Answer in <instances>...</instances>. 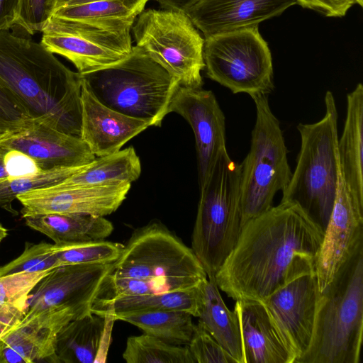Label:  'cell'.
Instances as JSON below:
<instances>
[{"label": "cell", "instance_id": "obj_4", "mask_svg": "<svg viewBox=\"0 0 363 363\" xmlns=\"http://www.w3.org/2000/svg\"><path fill=\"white\" fill-rule=\"evenodd\" d=\"M325 113L313 123H299L301 148L281 202L299 206L325 230L336 198L340 167L337 111L333 93L325 95Z\"/></svg>", "mask_w": 363, "mask_h": 363}, {"label": "cell", "instance_id": "obj_40", "mask_svg": "<svg viewBox=\"0 0 363 363\" xmlns=\"http://www.w3.org/2000/svg\"><path fill=\"white\" fill-rule=\"evenodd\" d=\"M20 0H0V31L16 26Z\"/></svg>", "mask_w": 363, "mask_h": 363}, {"label": "cell", "instance_id": "obj_24", "mask_svg": "<svg viewBox=\"0 0 363 363\" xmlns=\"http://www.w3.org/2000/svg\"><path fill=\"white\" fill-rule=\"evenodd\" d=\"M29 228L49 238L55 245L102 240L113 230L105 216L78 213H45L23 218Z\"/></svg>", "mask_w": 363, "mask_h": 363}, {"label": "cell", "instance_id": "obj_14", "mask_svg": "<svg viewBox=\"0 0 363 363\" xmlns=\"http://www.w3.org/2000/svg\"><path fill=\"white\" fill-rule=\"evenodd\" d=\"M363 247V205L349 194L340 173L336 198L316 258L315 274L324 291L351 257Z\"/></svg>", "mask_w": 363, "mask_h": 363}, {"label": "cell", "instance_id": "obj_11", "mask_svg": "<svg viewBox=\"0 0 363 363\" xmlns=\"http://www.w3.org/2000/svg\"><path fill=\"white\" fill-rule=\"evenodd\" d=\"M124 22L73 21L52 17L40 43L69 60L80 74L119 63L132 52L130 30Z\"/></svg>", "mask_w": 363, "mask_h": 363}, {"label": "cell", "instance_id": "obj_44", "mask_svg": "<svg viewBox=\"0 0 363 363\" xmlns=\"http://www.w3.org/2000/svg\"><path fill=\"white\" fill-rule=\"evenodd\" d=\"M8 174L4 167L3 157H0V179L7 178Z\"/></svg>", "mask_w": 363, "mask_h": 363}, {"label": "cell", "instance_id": "obj_46", "mask_svg": "<svg viewBox=\"0 0 363 363\" xmlns=\"http://www.w3.org/2000/svg\"><path fill=\"white\" fill-rule=\"evenodd\" d=\"M356 4H359L360 6L363 5V0H355Z\"/></svg>", "mask_w": 363, "mask_h": 363}, {"label": "cell", "instance_id": "obj_21", "mask_svg": "<svg viewBox=\"0 0 363 363\" xmlns=\"http://www.w3.org/2000/svg\"><path fill=\"white\" fill-rule=\"evenodd\" d=\"M243 363H295L289 341L262 301H236Z\"/></svg>", "mask_w": 363, "mask_h": 363}, {"label": "cell", "instance_id": "obj_29", "mask_svg": "<svg viewBox=\"0 0 363 363\" xmlns=\"http://www.w3.org/2000/svg\"><path fill=\"white\" fill-rule=\"evenodd\" d=\"M127 363H195L187 345H175L144 333L128 337L122 354Z\"/></svg>", "mask_w": 363, "mask_h": 363}, {"label": "cell", "instance_id": "obj_47", "mask_svg": "<svg viewBox=\"0 0 363 363\" xmlns=\"http://www.w3.org/2000/svg\"><path fill=\"white\" fill-rule=\"evenodd\" d=\"M2 135H0V136Z\"/></svg>", "mask_w": 363, "mask_h": 363}, {"label": "cell", "instance_id": "obj_1", "mask_svg": "<svg viewBox=\"0 0 363 363\" xmlns=\"http://www.w3.org/2000/svg\"><path fill=\"white\" fill-rule=\"evenodd\" d=\"M323 235L299 206L281 201L245 223L216 283L235 301H262L297 277L315 272Z\"/></svg>", "mask_w": 363, "mask_h": 363}, {"label": "cell", "instance_id": "obj_38", "mask_svg": "<svg viewBox=\"0 0 363 363\" xmlns=\"http://www.w3.org/2000/svg\"><path fill=\"white\" fill-rule=\"evenodd\" d=\"M3 160L9 178L29 177L43 170L33 159L18 150L6 152Z\"/></svg>", "mask_w": 363, "mask_h": 363}, {"label": "cell", "instance_id": "obj_25", "mask_svg": "<svg viewBox=\"0 0 363 363\" xmlns=\"http://www.w3.org/2000/svg\"><path fill=\"white\" fill-rule=\"evenodd\" d=\"M202 284L186 290L97 299L91 312L112 318L116 314L127 312L177 311L189 313L193 317L198 318L202 303Z\"/></svg>", "mask_w": 363, "mask_h": 363}, {"label": "cell", "instance_id": "obj_16", "mask_svg": "<svg viewBox=\"0 0 363 363\" xmlns=\"http://www.w3.org/2000/svg\"><path fill=\"white\" fill-rule=\"evenodd\" d=\"M10 150L30 157L43 170L82 167L96 158L80 138L35 121L0 136V157Z\"/></svg>", "mask_w": 363, "mask_h": 363}, {"label": "cell", "instance_id": "obj_15", "mask_svg": "<svg viewBox=\"0 0 363 363\" xmlns=\"http://www.w3.org/2000/svg\"><path fill=\"white\" fill-rule=\"evenodd\" d=\"M320 294L313 272L297 277L262 301L293 349L295 363L310 347Z\"/></svg>", "mask_w": 363, "mask_h": 363}, {"label": "cell", "instance_id": "obj_18", "mask_svg": "<svg viewBox=\"0 0 363 363\" xmlns=\"http://www.w3.org/2000/svg\"><path fill=\"white\" fill-rule=\"evenodd\" d=\"M77 319L70 311H46L23 318L0 338V363L57 362L55 342L60 330Z\"/></svg>", "mask_w": 363, "mask_h": 363}, {"label": "cell", "instance_id": "obj_3", "mask_svg": "<svg viewBox=\"0 0 363 363\" xmlns=\"http://www.w3.org/2000/svg\"><path fill=\"white\" fill-rule=\"evenodd\" d=\"M363 335V247L321 292L310 347L297 363H359Z\"/></svg>", "mask_w": 363, "mask_h": 363}, {"label": "cell", "instance_id": "obj_17", "mask_svg": "<svg viewBox=\"0 0 363 363\" xmlns=\"http://www.w3.org/2000/svg\"><path fill=\"white\" fill-rule=\"evenodd\" d=\"M131 184L55 189L26 192L17 199L22 217L45 213H78L106 216L125 199Z\"/></svg>", "mask_w": 363, "mask_h": 363}, {"label": "cell", "instance_id": "obj_35", "mask_svg": "<svg viewBox=\"0 0 363 363\" xmlns=\"http://www.w3.org/2000/svg\"><path fill=\"white\" fill-rule=\"evenodd\" d=\"M187 347L195 363H237L199 321Z\"/></svg>", "mask_w": 363, "mask_h": 363}, {"label": "cell", "instance_id": "obj_20", "mask_svg": "<svg viewBox=\"0 0 363 363\" xmlns=\"http://www.w3.org/2000/svg\"><path fill=\"white\" fill-rule=\"evenodd\" d=\"M150 126L152 123L147 120L130 117L105 106L82 84L80 138L95 157L120 150Z\"/></svg>", "mask_w": 363, "mask_h": 363}, {"label": "cell", "instance_id": "obj_28", "mask_svg": "<svg viewBox=\"0 0 363 363\" xmlns=\"http://www.w3.org/2000/svg\"><path fill=\"white\" fill-rule=\"evenodd\" d=\"M192 317L184 311H148L121 313L113 315L112 318L134 325L144 333L169 344L187 345L195 327Z\"/></svg>", "mask_w": 363, "mask_h": 363}, {"label": "cell", "instance_id": "obj_2", "mask_svg": "<svg viewBox=\"0 0 363 363\" xmlns=\"http://www.w3.org/2000/svg\"><path fill=\"white\" fill-rule=\"evenodd\" d=\"M82 84L41 43L0 31V85L31 120L80 138Z\"/></svg>", "mask_w": 363, "mask_h": 363}, {"label": "cell", "instance_id": "obj_9", "mask_svg": "<svg viewBox=\"0 0 363 363\" xmlns=\"http://www.w3.org/2000/svg\"><path fill=\"white\" fill-rule=\"evenodd\" d=\"M131 29L135 46L167 70L180 86L202 87L204 40L184 11L143 10Z\"/></svg>", "mask_w": 363, "mask_h": 363}, {"label": "cell", "instance_id": "obj_41", "mask_svg": "<svg viewBox=\"0 0 363 363\" xmlns=\"http://www.w3.org/2000/svg\"><path fill=\"white\" fill-rule=\"evenodd\" d=\"M25 314V311L17 308L0 307V338L18 324Z\"/></svg>", "mask_w": 363, "mask_h": 363}, {"label": "cell", "instance_id": "obj_45", "mask_svg": "<svg viewBox=\"0 0 363 363\" xmlns=\"http://www.w3.org/2000/svg\"><path fill=\"white\" fill-rule=\"evenodd\" d=\"M8 230L0 223V242L7 236Z\"/></svg>", "mask_w": 363, "mask_h": 363}, {"label": "cell", "instance_id": "obj_36", "mask_svg": "<svg viewBox=\"0 0 363 363\" xmlns=\"http://www.w3.org/2000/svg\"><path fill=\"white\" fill-rule=\"evenodd\" d=\"M57 0H20L16 26L29 34L42 32L52 16Z\"/></svg>", "mask_w": 363, "mask_h": 363}, {"label": "cell", "instance_id": "obj_39", "mask_svg": "<svg viewBox=\"0 0 363 363\" xmlns=\"http://www.w3.org/2000/svg\"><path fill=\"white\" fill-rule=\"evenodd\" d=\"M303 8L317 11L328 17H342L356 4L355 0H296Z\"/></svg>", "mask_w": 363, "mask_h": 363}, {"label": "cell", "instance_id": "obj_13", "mask_svg": "<svg viewBox=\"0 0 363 363\" xmlns=\"http://www.w3.org/2000/svg\"><path fill=\"white\" fill-rule=\"evenodd\" d=\"M191 125L196 142L199 182L201 188L208 179L220 153L225 146V118L211 90L179 86L168 108Z\"/></svg>", "mask_w": 363, "mask_h": 363}, {"label": "cell", "instance_id": "obj_7", "mask_svg": "<svg viewBox=\"0 0 363 363\" xmlns=\"http://www.w3.org/2000/svg\"><path fill=\"white\" fill-rule=\"evenodd\" d=\"M112 276L150 280L164 292L190 289L207 279L192 249L157 220L133 232Z\"/></svg>", "mask_w": 363, "mask_h": 363}, {"label": "cell", "instance_id": "obj_43", "mask_svg": "<svg viewBox=\"0 0 363 363\" xmlns=\"http://www.w3.org/2000/svg\"><path fill=\"white\" fill-rule=\"evenodd\" d=\"M196 0H157L162 9L185 11Z\"/></svg>", "mask_w": 363, "mask_h": 363}, {"label": "cell", "instance_id": "obj_48", "mask_svg": "<svg viewBox=\"0 0 363 363\" xmlns=\"http://www.w3.org/2000/svg\"><path fill=\"white\" fill-rule=\"evenodd\" d=\"M1 243V242H0Z\"/></svg>", "mask_w": 363, "mask_h": 363}, {"label": "cell", "instance_id": "obj_37", "mask_svg": "<svg viewBox=\"0 0 363 363\" xmlns=\"http://www.w3.org/2000/svg\"><path fill=\"white\" fill-rule=\"evenodd\" d=\"M32 121L12 94L0 85V135L21 129Z\"/></svg>", "mask_w": 363, "mask_h": 363}, {"label": "cell", "instance_id": "obj_22", "mask_svg": "<svg viewBox=\"0 0 363 363\" xmlns=\"http://www.w3.org/2000/svg\"><path fill=\"white\" fill-rule=\"evenodd\" d=\"M340 173L351 197L363 205V86L347 96L343 130L337 139Z\"/></svg>", "mask_w": 363, "mask_h": 363}, {"label": "cell", "instance_id": "obj_32", "mask_svg": "<svg viewBox=\"0 0 363 363\" xmlns=\"http://www.w3.org/2000/svg\"><path fill=\"white\" fill-rule=\"evenodd\" d=\"M124 245L105 240L53 244L61 265L75 264L114 263L120 257Z\"/></svg>", "mask_w": 363, "mask_h": 363}, {"label": "cell", "instance_id": "obj_8", "mask_svg": "<svg viewBox=\"0 0 363 363\" xmlns=\"http://www.w3.org/2000/svg\"><path fill=\"white\" fill-rule=\"evenodd\" d=\"M252 99L256 120L250 151L240 164L242 226L272 207L275 194L286 187L292 175L283 132L270 108L268 95Z\"/></svg>", "mask_w": 363, "mask_h": 363}, {"label": "cell", "instance_id": "obj_42", "mask_svg": "<svg viewBox=\"0 0 363 363\" xmlns=\"http://www.w3.org/2000/svg\"><path fill=\"white\" fill-rule=\"evenodd\" d=\"M99 1H115V0H57L55 9L57 7H60V6L79 5V4H86V3H89V2ZM117 1H124L140 11H143L147 2L150 0H117ZM155 1H157V0H155Z\"/></svg>", "mask_w": 363, "mask_h": 363}, {"label": "cell", "instance_id": "obj_5", "mask_svg": "<svg viewBox=\"0 0 363 363\" xmlns=\"http://www.w3.org/2000/svg\"><path fill=\"white\" fill-rule=\"evenodd\" d=\"M83 84L105 106L160 126L179 86L162 66L133 46L113 66L81 74Z\"/></svg>", "mask_w": 363, "mask_h": 363}, {"label": "cell", "instance_id": "obj_33", "mask_svg": "<svg viewBox=\"0 0 363 363\" xmlns=\"http://www.w3.org/2000/svg\"><path fill=\"white\" fill-rule=\"evenodd\" d=\"M61 266L53 245L45 242H26L23 252L16 259L0 267V277L20 272H39Z\"/></svg>", "mask_w": 363, "mask_h": 363}, {"label": "cell", "instance_id": "obj_34", "mask_svg": "<svg viewBox=\"0 0 363 363\" xmlns=\"http://www.w3.org/2000/svg\"><path fill=\"white\" fill-rule=\"evenodd\" d=\"M52 270L0 277V307L17 308L26 312L30 293Z\"/></svg>", "mask_w": 363, "mask_h": 363}, {"label": "cell", "instance_id": "obj_19", "mask_svg": "<svg viewBox=\"0 0 363 363\" xmlns=\"http://www.w3.org/2000/svg\"><path fill=\"white\" fill-rule=\"evenodd\" d=\"M294 4L296 0H196L184 12L207 38L258 27Z\"/></svg>", "mask_w": 363, "mask_h": 363}, {"label": "cell", "instance_id": "obj_30", "mask_svg": "<svg viewBox=\"0 0 363 363\" xmlns=\"http://www.w3.org/2000/svg\"><path fill=\"white\" fill-rule=\"evenodd\" d=\"M142 11L121 1H99L57 7L54 9L52 17L73 21L124 22L133 24Z\"/></svg>", "mask_w": 363, "mask_h": 363}, {"label": "cell", "instance_id": "obj_6", "mask_svg": "<svg viewBox=\"0 0 363 363\" xmlns=\"http://www.w3.org/2000/svg\"><path fill=\"white\" fill-rule=\"evenodd\" d=\"M240 174V164L232 160L225 149L200 188L191 249L207 277H215L241 233Z\"/></svg>", "mask_w": 363, "mask_h": 363}, {"label": "cell", "instance_id": "obj_10", "mask_svg": "<svg viewBox=\"0 0 363 363\" xmlns=\"http://www.w3.org/2000/svg\"><path fill=\"white\" fill-rule=\"evenodd\" d=\"M203 60L208 77L233 94L252 98L274 89L272 55L258 27L205 38Z\"/></svg>", "mask_w": 363, "mask_h": 363}, {"label": "cell", "instance_id": "obj_12", "mask_svg": "<svg viewBox=\"0 0 363 363\" xmlns=\"http://www.w3.org/2000/svg\"><path fill=\"white\" fill-rule=\"evenodd\" d=\"M114 263L75 264L53 269L30 293L23 318L46 311H72L77 319L92 313L103 284Z\"/></svg>", "mask_w": 363, "mask_h": 363}, {"label": "cell", "instance_id": "obj_23", "mask_svg": "<svg viewBox=\"0 0 363 363\" xmlns=\"http://www.w3.org/2000/svg\"><path fill=\"white\" fill-rule=\"evenodd\" d=\"M110 316L90 313L67 323L58 333L55 352L57 363H94L104 354L109 336Z\"/></svg>", "mask_w": 363, "mask_h": 363}, {"label": "cell", "instance_id": "obj_26", "mask_svg": "<svg viewBox=\"0 0 363 363\" xmlns=\"http://www.w3.org/2000/svg\"><path fill=\"white\" fill-rule=\"evenodd\" d=\"M141 173V164L133 147L96 157L81 170L50 186L55 189L131 184Z\"/></svg>", "mask_w": 363, "mask_h": 363}, {"label": "cell", "instance_id": "obj_31", "mask_svg": "<svg viewBox=\"0 0 363 363\" xmlns=\"http://www.w3.org/2000/svg\"><path fill=\"white\" fill-rule=\"evenodd\" d=\"M84 166L42 170L29 177L0 179V208L16 214L11 203L19 195L52 186L79 172Z\"/></svg>", "mask_w": 363, "mask_h": 363}, {"label": "cell", "instance_id": "obj_27", "mask_svg": "<svg viewBox=\"0 0 363 363\" xmlns=\"http://www.w3.org/2000/svg\"><path fill=\"white\" fill-rule=\"evenodd\" d=\"M198 318L204 329L236 362L243 363L238 317L225 304L215 277H207L202 284V303Z\"/></svg>", "mask_w": 363, "mask_h": 363}]
</instances>
